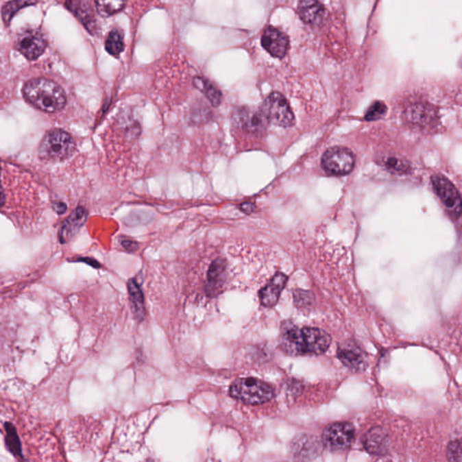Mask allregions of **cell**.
Masks as SVG:
<instances>
[{
  "label": "cell",
  "mask_w": 462,
  "mask_h": 462,
  "mask_svg": "<svg viewBox=\"0 0 462 462\" xmlns=\"http://www.w3.org/2000/svg\"><path fill=\"white\" fill-rule=\"evenodd\" d=\"M287 276L284 273H276L272 280L261 290L260 301L264 306L273 307L278 304L282 291L287 283Z\"/></svg>",
  "instance_id": "cell-15"
},
{
  "label": "cell",
  "mask_w": 462,
  "mask_h": 462,
  "mask_svg": "<svg viewBox=\"0 0 462 462\" xmlns=\"http://www.w3.org/2000/svg\"><path fill=\"white\" fill-rule=\"evenodd\" d=\"M66 5L88 30H95V18L89 5L81 0H69Z\"/></svg>",
  "instance_id": "cell-19"
},
{
  "label": "cell",
  "mask_w": 462,
  "mask_h": 462,
  "mask_svg": "<svg viewBox=\"0 0 462 462\" xmlns=\"http://www.w3.org/2000/svg\"><path fill=\"white\" fill-rule=\"evenodd\" d=\"M293 450L295 454L302 459H310L309 456L316 454L319 450V445L316 439L309 437V436H304V437H299V440L295 441L293 444Z\"/></svg>",
  "instance_id": "cell-21"
},
{
  "label": "cell",
  "mask_w": 462,
  "mask_h": 462,
  "mask_svg": "<svg viewBox=\"0 0 462 462\" xmlns=\"http://www.w3.org/2000/svg\"><path fill=\"white\" fill-rule=\"evenodd\" d=\"M410 121L416 124L428 125L432 123L435 119V111L424 105H416L407 111Z\"/></svg>",
  "instance_id": "cell-23"
},
{
  "label": "cell",
  "mask_w": 462,
  "mask_h": 462,
  "mask_svg": "<svg viewBox=\"0 0 462 462\" xmlns=\"http://www.w3.org/2000/svg\"><path fill=\"white\" fill-rule=\"evenodd\" d=\"M298 13L305 24L317 25L321 24L325 16L324 5L318 0H300Z\"/></svg>",
  "instance_id": "cell-16"
},
{
  "label": "cell",
  "mask_w": 462,
  "mask_h": 462,
  "mask_svg": "<svg viewBox=\"0 0 462 462\" xmlns=\"http://www.w3.org/2000/svg\"><path fill=\"white\" fill-rule=\"evenodd\" d=\"M193 84H195L197 89L201 90L206 96V98L209 99L213 106L217 107L221 104V93L214 86L212 82L208 81L207 79L202 78V77H196Z\"/></svg>",
  "instance_id": "cell-22"
},
{
  "label": "cell",
  "mask_w": 462,
  "mask_h": 462,
  "mask_svg": "<svg viewBox=\"0 0 462 462\" xmlns=\"http://www.w3.org/2000/svg\"><path fill=\"white\" fill-rule=\"evenodd\" d=\"M97 10L104 16L115 15L123 10L127 0H95Z\"/></svg>",
  "instance_id": "cell-26"
},
{
  "label": "cell",
  "mask_w": 462,
  "mask_h": 462,
  "mask_svg": "<svg viewBox=\"0 0 462 462\" xmlns=\"http://www.w3.org/2000/svg\"><path fill=\"white\" fill-rule=\"evenodd\" d=\"M387 169L393 171L398 173H406L410 170L409 164L400 159L396 158H389L384 162Z\"/></svg>",
  "instance_id": "cell-28"
},
{
  "label": "cell",
  "mask_w": 462,
  "mask_h": 462,
  "mask_svg": "<svg viewBox=\"0 0 462 462\" xmlns=\"http://www.w3.org/2000/svg\"><path fill=\"white\" fill-rule=\"evenodd\" d=\"M261 110L269 121L279 127H289L295 123L292 108L287 99L280 93H271L265 99Z\"/></svg>",
  "instance_id": "cell-6"
},
{
  "label": "cell",
  "mask_w": 462,
  "mask_h": 462,
  "mask_svg": "<svg viewBox=\"0 0 462 462\" xmlns=\"http://www.w3.org/2000/svg\"><path fill=\"white\" fill-rule=\"evenodd\" d=\"M47 41L41 30L27 28L16 37L15 48L28 60H36L44 53Z\"/></svg>",
  "instance_id": "cell-8"
},
{
  "label": "cell",
  "mask_w": 462,
  "mask_h": 462,
  "mask_svg": "<svg viewBox=\"0 0 462 462\" xmlns=\"http://www.w3.org/2000/svg\"><path fill=\"white\" fill-rule=\"evenodd\" d=\"M338 358L352 369L359 370L366 367V353L352 341L344 342L339 347Z\"/></svg>",
  "instance_id": "cell-13"
},
{
  "label": "cell",
  "mask_w": 462,
  "mask_h": 462,
  "mask_svg": "<svg viewBox=\"0 0 462 462\" xmlns=\"http://www.w3.org/2000/svg\"><path fill=\"white\" fill-rule=\"evenodd\" d=\"M87 219V212L84 208L79 207L65 221L64 226L60 231V241L62 243H66L80 230V228L85 223Z\"/></svg>",
  "instance_id": "cell-18"
},
{
  "label": "cell",
  "mask_w": 462,
  "mask_h": 462,
  "mask_svg": "<svg viewBox=\"0 0 462 462\" xmlns=\"http://www.w3.org/2000/svg\"><path fill=\"white\" fill-rule=\"evenodd\" d=\"M23 94L27 102L44 112H58L66 104L64 90L47 79L31 80L25 85Z\"/></svg>",
  "instance_id": "cell-2"
},
{
  "label": "cell",
  "mask_w": 462,
  "mask_h": 462,
  "mask_svg": "<svg viewBox=\"0 0 462 462\" xmlns=\"http://www.w3.org/2000/svg\"><path fill=\"white\" fill-rule=\"evenodd\" d=\"M5 441L8 450L12 453L14 457L19 460H24L22 452L21 441L19 437L16 427L11 423H5Z\"/></svg>",
  "instance_id": "cell-20"
},
{
  "label": "cell",
  "mask_w": 462,
  "mask_h": 462,
  "mask_svg": "<svg viewBox=\"0 0 462 462\" xmlns=\"http://www.w3.org/2000/svg\"><path fill=\"white\" fill-rule=\"evenodd\" d=\"M363 445L365 449L370 454L375 456L386 455L389 450V436L383 428L374 427L364 436Z\"/></svg>",
  "instance_id": "cell-12"
},
{
  "label": "cell",
  "mask_w": 462,
  "mask_h": 462,
  "mask_svg": "<svg viewBox=\"0 0 462 462\" xmlns=\"http://www.w3.org/2000/svg\"><path fill=\"white\" fill-rule=\"evenodd\" d=\"M330 337L317 328H285L281 333L280 346L290 355H320L329 349Z\"/></svg>",
  "instance_id": "cell-1"
},
{
  "label": "cell",
  "mask_w": 462,
  "mask_h": 462,
  "mask_svg": "<svg viewBox=\"0 0 462 462\" xmlns=\"http://www.w3.org/2000/svg\"><path fill=\"white\" fill-rule=\"evenodd\" d=\"M432 182L436 195L443 202L449 212L454 218H460L462 214V199L452 182L441 175H433Z\"/></svg>",
  "instance_id": "cell-9"
},
{
  "label": "cell",
  "mask_w": 462,
  "mask_h": 462,
  "mask_svg": "<svg viewBox=\"0 0 462 462\" xmlns=\"http://www.w3.org/2000/svg\"><path fill=\"white\" fill-rule=\"evenodd\" d=\"M79 261H84L85 263L90 265L91 267H95V268H99L101 267V265L98 263V262L93 260V259H90V258H84V259H81V260Z\"/></svg>",
  "instance_id": "cell-33"
},
{
  "label": "cell",
  "mask_w": 462,
  "mask_h": 462,
  "mask_svg": "<svg viewBox=\"0 0 462 462\" xmlns=\"http://www.w3.org/2000/svg\"><path fill=\"white\" fill-rule=\"evenodd\" d=\"M230 395L247 404H261L269 402L275 392L273 387L259 379L239 378L230 387Z\"/></svg>",
  "instance_id": "cell-3"
},
{
  "label": "cell",
  "mask_w": 462,
  "mask_h": 462,
  "mask_svg": "<svg viewBox=\"0 0 462 462\" xmlns=\"http://www.w3.org/2000/svg\"><path fill=\"white\" fill-rule=\"evenodd\" d=\"M241 209L247 214L252 212L255 210V205L251 204V202H246V204H241Z\"/></svg>",
  "instance_id": "cell-31"
},
{
  "label": "cell",
  "mask_w": 462,
  "mask_h": 462,
  "mask_svg": "<svg viewBox=\"0 0 462 462\" xmlns=\"http://www.w3.org/2000/svg\"><path fill=\"white\" fill-rule=\"evenodd\" d=\"M128 295H130L131 310L135 315L136 320L142 321L147 315L145 311V296L141 284L135 278L130 279L127 282Z\"/></svg>",
  "instance_id": "cell-17"
},
{
  "label": "cell",
  "mask_w": 462,
  "mask_h": 462,
  "mask_svg": "<svg viewBox=\"0 0 462 462\" xmlns=\"http://www.w3.org/2000/svg\"><path fill=\"white\" fill-rule=\"evenodd\" d=\"M226 262L218 258L213 262L208 271L205 291L208 295L212 297L219 295L226 280Z\"/></svg>",
  "instance_id": "cell-14"
},
{
  "label": "cell",
  "mask_w": 462,
  "mask_h": 462,
  "mask_svg": "<svg viewBox=\"0 0 462 462\" xmlns=\"http://www.w3.org/2000/svg\"><path fill=\"white\" fill-rule=\"evenodd\" d=\"M238 121L244 130L252 134L264 133L270 122L261 108L251 110L249 108H242L239 111Z\"/></svg>",
  "instance_id": "cell-11"
},
{
  "label": "cell",
  "mask_w": 462,
  "mask_h": 462,
  "mask_svg": "<svg viewBox=\"0 0 462 462\" xmlns=\"http://www.w3.org/2000/svg\"><path fill=\"white\" fill-rule=\"evenodd\" d=\"M354 167V154L349 148L342 147L330 148L322 156L321 167L328 175H346L352 172Z\"/></svg>",
  "instance_id": "cell-5"
},
{
  "label": "cell",
  "mask_w": 462,
  "mask_h": 462,
  "mask_svg": "<svg viewBox=\"0 0 462 462\" xmlns=\"http://www.w3.org/2000/svg\"><path fill=\"white\" fill-rule=\"evenodd\" d=\"M262 45L275 58L282 59L287 53L289 39L283 31L268 27L262 36Z\"/></svg>",
  "instance_id": "cell-10"
},
{
  "label": "cell",
  "mask_w": 462,
  "mask_h": 462,
  "mask_svg": "<svg viewBox=\"0 0 462 462\" xmlns=\"http://www.w3.org/2000/svg\"><path fill=\"white\" fill-rule=\"evenodd\" d=\"M123 33L119 29H113L108 34L106 40V50L111 56L118 57L124 51Z\"/></svg>",
  "instance_id": "cell-25"
},
{
  "label": "cell",
  "mask_w": 462,
  "mask_h": 462,
  "mask_svg": "<svg viewBox=\"0 0 462 462\" xmlns=\"http://www.w3.org/2000/svg\"><path fill=\"white\" fill-rule=\"evenodd\" d=\"M75 150V142L69 133L62 130L49 131L39 147V156L47 160L62 161L69 158Z\"/></svg>",
  "instance_id": "cell-4"
},
{
  "label": "cell",
  "mask_w": 462,
  "mask_h": 462,
  "mask_svg": "<svg viewBox=\"0 0 462 462\" xmlns=\"http://www.w3.org/2000/svg\"><path fill=\"white\" fill-rule=\"evenodd\" d=\"M53 210L57 213L62 214L66 210V205L62 204V202H57V204H53Z\"/></svg>",
  "instance_id": "cell-32"
},
{
  "label": "cell",
  "mask_w": 462,
  "mask_h": 462,
  "mask_svg": "<svg viewBox=\"0 0 462 462\" xmlns=\"http://www.w3.org/2000/svg\"><path fill=\"white\" fill-rule=\"evenodd\" d=\"M355 438V430L349 423H336L325 428L322 443L333 452L343 450L352 446Z\"/></svg>",
  "instance_id": "cell-7"
},
{
  "label": "cell",
  "mask_w": 462,
  "mask_h": 462,
  "mask_svg": "<svg viewBox=\"0 0 462 462\" xmlns=\"http://www.w3.org/2000/svg\"><path fill=\"white\" fill-rule=\"evenodd\" d=\"M36 2V0H12V1L5 3L2 8V19L5 25H10L11 19L22 8L35 5Z\"/></svg>",
  "instance_id": "cell-24"
},
{
  "label": "cell",
  "mask_w": 462,
  "mask_h": 462,
  "mask_svg": "<svg viewBox=\"0 0 462 462\" xmlns=\"http://www.w3.org/2000/svg\"><path fill=\"white\" fill-rule=\"evenodd\" d=\"M447 458L450 461L462 462V440L454 441L449 444Z\"/></svg>",
  "instance_id": "cell-29"
},
{
  "label": "cell",
  "mask_w": 462,
  "mask_h": 462,
  "mask_svg": "<svg viewBox=\"0 0 462 462\" xmlns=\"http://www.w3.org/2000/svg\"><path fill=\"white\" fill-rule=\"evenodd\" d=\"M121 245L128 252H134L138 249V244L136 241H131V239H123Z\"/></svg>",
  "instance_id": "cell-30"
},
{
  "label": "cell",
  "mask_w": 462,
  "mask_h": 462,
  "mask_svg": "<svg viewBox=\"0 0 462 462\" xmlns=\"http://www.w3.org/2000/svg\"><path fill=\"white\" fill-rule=\"evenodd\" d=\"M387 108L382 101H376L367 110L365 119L367 121H376L386 115Z\"/></svg>",
  "instance_id": "cell-27"
}]
</instances>
